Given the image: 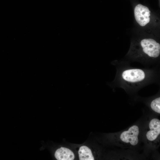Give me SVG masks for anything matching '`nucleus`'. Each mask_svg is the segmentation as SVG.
Here are the masks:
<instances>
[{
	"mask_svg": "<svg viewBox=\"0 0 160 160\" xmlns=\"http://www.w3.org/2000/svg\"><path fill=\"white\" fill-rule=\"evenodd\" d=\"M78 154L79 159L80 160L95 159L91 150L86 146H82L79 148Z\"/></svg>",
	"mask_w": 160,
	"mask_h": 160,
	"instance_id": "obj_7",
	"label": "nucleus"
},
{
	"mask_svg": "<svg viewBox=\"0 0 160 160\" xmlns=\"http://www.w3.org/2000/svg\"><path fill=\"white\" fill-rule=\"evenodd\" d=\"M134 14L136 21L142 27L146 26L150 21L151 12L145 6L137 4L134 9Z\"/></svg>",
	"mask_w": 160,
	"mask_h": 160,
	"instance_id": "obj_4",
	"label": "nucleus"
},
{
	"mask_svg": "<svg viewBox=\"0 0 160 160\" xmlns=\"http://www.w3.org/2000/svg\"><path fill=\"white\" fill-rule=\"evenodd\" d=\"M150 129L146 133L147 140L151 142H154L158 138L160 134V121L156 118L152 119L149 124Z\"/></svg>",
	"mask_w": 160,
	"mask_h": 160,
	"instance_id": "obj_5",
	"label": "nucleus"
},
{
	"mask_svg": "<svg viewBox=\"0 0 160 160\" xmlns=\"http://www.w3.org/2000/svg\"><path fill=\"white\" fill-rule=\"evenodd\" d=\"M55 156L58 160H73L75 158L74 154L70 149L61 147L56 150Z\"/></svg>",
	"mask_w": 160,
	"mask_h": 160,
	"instance_id": "obj_6",
	"label": "nucleus"
},
{
	"mask_svg": "<svg viewBox=\"0 0 160 160\" xmlns=\"http://www.w3.org/2000/svg\"><path fill=\"white\" fill-rule=\"evenodd\" d=\"M132 57L142 62H151L160 54V44L155 39L145 38L132 44L129 51Z\"/></svg>",
	"mask_w": 160,
	"mask_h": 160,
	"instance_id": "obj_1",
	"label": "nucleus"
},
{
	"mask_svg": "<svg viewBox=\"0 0 160 160\" xmlns=\"http://www.w3.org/2000/svg\"><path fill=\"white\" fill-rule=\"evenodd\" d=\"M145 70L139 68H128L122 71L120 75L121 82L131 87L140 85L147 80L148 74Z\"/></svg>",
	"mask_w": 160,
	"mask_h": 160,
	"instance_id": "obj_2",
	"label": "nucleus"
},
{
	"mask_svg": "<svg viewBox=\"0 0 160 160\" xmlns=\"http://www.w3.org/2000/svg\"><path fill=\"white\" fill-rule=\"evenodd\" d=\"M151 108L154 111L160 113V97H158L153 100L151 103Z\"/></svg>",
	"mask_w": 160,
	"mask_h": 160,
	"instance_id": "obj_8",
	"label": "nucleus"
},
{
	"mask_svg": "<svg viewBox=\"0 0 160 160\" xmlns=\"http://www.w3.org/2000/svg\"><path fill=\"white\" fill-rule=\"evenodd\" d=\"M139 133L138 127L134 125L120 135L119 139L122 143L132 146L137 145L138 142V136Z\"/></svg>",
	"mask_w": 160,
	"mask_h": 160,
	"instance_id": "obj_3",
	"label": "nucleus"
}]
</instances>
